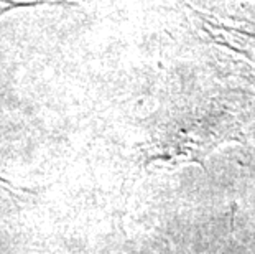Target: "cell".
I'll use <instances>...</instances> for the list:
<instances>
[{
    "label": "cell",
    "instance_id": "cell-1",
    "mask_svg": "<svg viewBox=\"0 0 255 254\" xmlns=\"http://www.w3.org/2000/svg\"><path fill=\"white\" fill-rule=\"evenodd\" d=\"M5 3H13V2H7V0H0V13L5 12Z\"/></svg>",
    "mask_w": 255,
    "mask_h": 254
}]
</instances>
